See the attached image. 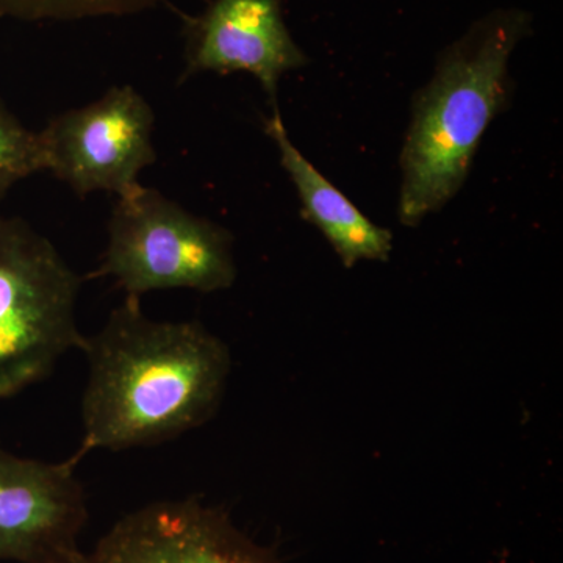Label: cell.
Returning a JSON list of instances; mask_svg holds the SVG:
<instances>
[{
    "instance_id": "10",
    "label": "cell",
    "mask_w": 563,
    "mask_h": 563,
    "mask_svg": "<svg viewBox=\"0 0 563 563\" xmlns=\"http://www.w3.org/2000/svg\"><path fill=\"white\" fill-rule=\"evenodd\" d=\"M158 2L162 0H0V18L40 22L124 16L150 10Z\"/></svg>"
},
{
    "instance_id": "1",
    "label": "cell",
    "mask_w": 563,
    "mask_h": 563,
    "mask_svg": "<svg viewBox=\"0 0 563 563\" xmlns=\"http://www.w3.org/2000/svg\"><path fill=\"white\" fill-rule=\"evenodd\" d=\"M88 383L84 443L92 450L155 446L206 424L220 409L232 358L198 321H154L128 296L103 328L85 336Z\"/></svg>"
},
{
    "instance_id": "6",
    "label": "cell",
    "mask_w": 563,
    "mask_h": 563,
    "mask_svg": "<svg viewBox=\"0 0 563 563\" xmlns=\"http://www.w3.org/2000/svg\"><path fill=\"white\" fill-rule=\"evenodd\" d=\"M80 454L51 463L0 450V561L80 563L88 520Z\"/></svg>"
},
{
    "instance_id": "7",
    "label": "cell",
    "mask_w": 563,
    "mask_h": 563,
    "mask_svg": "<svg viewBox=\"0 0 563 563\" xmlns=\"http://www.w3.org/2000/svg\"><path fill=\"white\" fill-rule=\"evenodd\" d=\"M80 563H282L221 509L198 499L147 504L121 518Z\"/></svg>"
},
{
    "instance_id": "11",
    "label": "cell",
    "mask_w": 563,
    "mask_h": 563,
    "mask_svg": "<svg viewBox=\"0 0 563 563\" xmlns=\"http://www.w3.org/2000/svg\"><path fill=\"white\" fill-rule=\"evenodd\" d=\"M44 172L40 135L29 131L0 99V202L32 174Z\"/></svg>"
},
{
    "instance_id": "4",
    "label": "cell",
    "mask_w": 563,
    "mask_h": 563,
    "mask_svg": "<svg viewBox=\"0 0 563 563\" xmlns=\"http://www.w3.org/2000/svg\"><path fill=\"white\" fill-rule=\"evenodd\" d=\"M95 277H113L131 298L187 288L228 290L236 279L231 232L139 185L121 196Z\"/></svg>"
},
{
    "instance_id": "9",
    "label": "cell",
    "mask_w": 563,
    "mask_h": 563,
    "mask_svg": "<svg viewBox=\"0 0 563 563\" xmlns=\"http://www.w3.org/2000/svg\"><path fill=\"white\" fill-rule=\"evenodd\" d=\"M265 129L279 151L280 165L298 191L303 220L320 229L343 265L352 268L363 261H388L393 250L391 232L368 220L303 157L292 144L277 107H273Z\"/></svg>"
},
{
    "instance_id": "5",
    "label": "cell",
    "mask_w": 563,
    "mask_h": 563,
    "mask_svg": "<svg viewBox=\"0 0 563 563\" xmlns=\"http://www.w3.org/2000/svg\"><path fill=\"white\" fill-rule=\"evenodd\" d=\"M155 113L132 85L110 88L98 101L65 111L38 132L44 172L87 196H121L157 161Z\"/></svg>"
},
{
    "instance_id": "8",
    "label": "cell",
    "mask_w": 563,
    "mask_h": 563,
    "mask_svg": "<svg viewBox=\"0 0 563 563\" xmlns=\"http://www.w3.org/2000/svg\"><path fill=\"white\" fill-rule=\"evenodd\" d=\"M185 77L247 73L276 106L280 77L309 58L291 38L282 0H214L185 21Z\"/></svg>"
},
{
    "instance_id": "3",
    "label": "cell",
    "mask_w": 563,
    "mask_h": 563,
    "mask_svg": "<svg viewBox=\"0 0 563 563\" xmlns=\"http://www.w3.org/2000/svg\"><path fill=\"white\" fill-rule=\"evenodd\" d=\"M80 284L46 236L0 217V399L43 383L66 352L81 351Z\"/></svg>"
},
{
    "instance_id": "2",
    "label": "cell",
    "mask_w": 563,
    "mask_h": 563,
    "mask_svg": "<svg viewBox=\"0 0 563 563\" xmlns=\"http://www.w3.org/2000/svg\"><path fill=\"white\" fill-rule=\"evenodd\" d=\"M531 16L498 10L443 51L413 99L401 152L399 220L418 225L457 195L485 131L510 99L509 62Z\"/></svg>"
}]
</instances>
